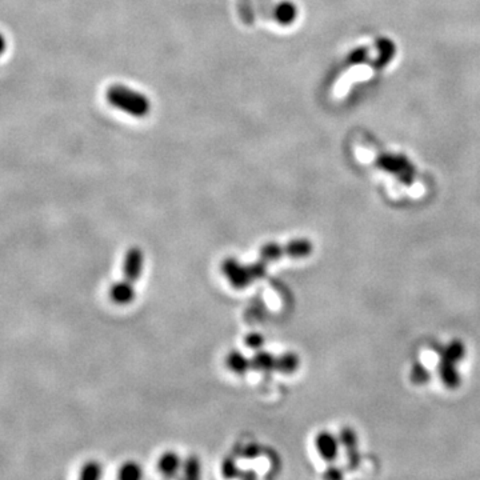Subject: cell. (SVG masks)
Listing matches in <instances>:
<instances>
[{
  "mask_svg": "<svg viewBox=\"0 0 480 480\" xmlns=\"http://www.w3.org/2000/svg\"><path fill=\"white\" fill-rule=\"evenodd\" d=\"M244 453H246L247 456L253 458V456H255V455L258 453V447H256V446H250V447H247V448H246Z\"/></svg>",
  "mask_w": 480,
  "mask_h": 480,
  "instance_id": "7402d4cb",
  "label": "cell"
},
{
  "mask_svg": "<svg viewBox=\"0 0 480 480\" xmlns=\"http://www.w3.org/2000/svg\"><path fill=\"white\" fill-rule=\"evenodd\" d=\"M259 256L263 262L266 263H272V262H278L284 258L290 259V250H288V244H280V243H274L269 241L262 246V248L259 250Z\"/></svg>",
  "mask_w": 480,
  "mask_h": 480,
  "instance_id": "ba28073f",
  "label": "cell"
},
{
  "mask_svg": "<svg viewBox=\"0 0 480 480\" xmlns=\"http://www.w3.org/2000/svg\"><path fill=\"white\" fill-rule=\"evenodd\" d=\"M244 345L251 349L259 351L262 347L265 346V336L259 333H248L244 338Z\"/></svg>",
  "mask_w": 480,
  "mask_h": 480,
  "instance_id": "d6986e66",
  "label": "cell"
},
{
  "mask_svg": "<svg viewBox=\"0 0 480 480\" xmlns=\"http://www.w3.org/2000/svg\"><path fill=\"white\" fill-rule=\"evenodd\" d=\"M236 469L238 467L235 465L234 460L231 459H226L223 462V466H222V471H223V475H226L227 478H232L236 475Z\"/></svg>",
  "mask_w": 480,
  "mask_h": 480,
  "instance_id": "44dd1931",
  "label": "cell"
},
{
  "mask_svg": "<svg viewBox=\"0 0 480 480\" xmlns=\"http://www.w3.org/2000/svg\"><path fill=\"white\" fill-rule=\"evenodd\" d=\"M108 296H109L111 302L118 305V306L131 305L136 298V291L133 288V283L126 279L115 281L108 290Z\"/></svg>",
  "mask_w": 480,
  "mask_h": 480,
  "instance_id": "8992f818",
  "label": "cell"
},
{
  "mask_svg": "<svg viewBox=\"0 0 480 480\" xmlns=\"http://www.w3.org/2000/svg\"><path fill=\"white\" fill-rule=\"evenodd\" d=\"M145 269V253L139 247L127 250L123 260V276L124 279L135 283L140 279Z\"/></svg>",
  "mask_w": 480,
  "mask_h": 480,
  "instance_id": "277c9868",
  "label": "cell"
},
{
  "mask_svg": "<svg viewBox=\"0 0 480 480\" xmlns=\"http://www.w3.org/2000/svg\"><path fill=\"white\" fill-rule=\"evenodd\" d=\"M267 269L268 263L262 259L255 263L243 265L235 258H226L220 265L222 274L235 290H244L251 286L253 281L262 279L266 276Z\"/></svg>",
  "mask_w": 480,
  "mask_h": 480,
  "instance_id": "6da1fadb",
  "label": "cell"
},
{
  "mask_svg": "<svg viewBox=\"0 0 480 480\" xmlns=\"http://www.w3.org/2000/svg\"><path fill=\"white\" fill-rule=\"evenodd\" d=\"M410 378H411V382L415 385L423 386V385H426L427 382L431 380V373L426 366H423L422 363L418 361V363H413Z\"/></svg>",
  "mask_w": 480,
  "mask_h": 480,
  "instance_id": "ac0fdd59",
  "label": "cell"
},
{
  "mask_svg": "<svg viewBox=\"0 0 480 480\" xmlns=\"http://www.w3.org/2000/svg\"><path fill=\"white\" fill-rule=\"evenodd\" d=\"M103 475V467L100 463L91 460L84 463L80 468L79 478L83 480L100 479Z\"/></svg>",
  "mask_w": 480,
  "mask_h": 480,
  "instance_id": "e0dca14e",
  "label": "cell"
},
{
  "mask_svg": "<svg viewBox=\"0 0 480 480\" xmlns=\"http://www.w3.org/2000/svg\"><path fill=\"white\" fill-rule=\"evenodd\" d=\"M343 476H345L343 471L336 466L328 467L323 474V478H326V479L338 480L342 479Z\"/></svg>",
  "mask_w": 480,
  "mask_h": 480,
  "instance_id": "ffe728a7",
  "label": "cell"
},
{
  "mask_svg": "<svg viewBox=\"0 0 480 480\" xmlns=\"http://www.w3.org/2000/svg\"><path fill=\"white\" fill-rule=\"evenodd\" d=\"M183 460L180 456L173 451H167L163 453L158 460V469L160 474L164 475L166 478H173L176 476V474L182 469Z\"/></svg>",
  "mask_w": 480,
  "mask_h": 480,
  "instance_id": "9c48e42d",
  "label": "cell"
},
{
  "mask_svg": "<svg viewBox=\"0 0 480 480\" xmlns=\"http://www.w3.org/2000/svg\"><path fill=\"white\" fill-rule=\"evenodd\" d=\"M439 355L441 358L460 363L466 356V346L460 339H453L440 349Z\"/></svg>",
  "mask_w": 480,
  "mask_h": 480,
  "instance_id": "4fadbf2b",
  "label": "cell"
},
{
  "mask_svg": "<svg viewBox=\"0 0 480 480\" xmlns=\"http://www.w3.org/2000/svg\"><path fill=\"white\" fill-rule=\"evenodd\" d=\"M339 444H340L339 438L328 431H321L315 438L316 451L321 456V459L328 463H333V460L338 458Z\"/></svg>",
  "mask_w": 480,
  "mask_h": 480,
  "instance_id": "5b68a950",
  "label": "cell"
},
{
  "mask_svg": "<svg viewBox=\"0 0 480 480\" xmlns=\"http://www.w3.org/2000/svg\"><path fill=\"white\" fill-rule=\"evenodd\" d=\"M226 366L236 375H244L251 370V360L240 351H231L226 356Z\"/></svg>",
  "mask_w": 480,
  "mask_h": 480,
  "instance_id": "7c38bea8",
  "label": "cell"
},
{
  "mask_svg": "<svg viewBox=\"0 0 480 480\" xmlns=\"http://www.w3.org/2000/svg\"><path fill=\"white\" fill-rule=\"evenodd\" d=\"M296 16H298V8L291 1H280L274 7L272 19H275L279 25L288 26L295 22Z\"/></svg>",
  "mask_w": 480,
  "mask_h": 480,
  "instance_id": "8fae6325",
  "label": "cell"
},
{
  "mask_svg": "<svg viewBox=\"0 0 480 480\" xmlns=\"http://www.w3.org/2000/svg\"><path fill=\"white\" fill-rule=\"evenodd\" d=\"M458 364L453 360L446 359L440 356L439 364H438V373H439L440 380L443 382L444 387H447L448 389H456L458 387H460L462 383V378H460V373L458 370Z\"/></svg>",
  "mask_w": 480,
  "mask_h": 480,
  "instance_id": "52a82bcc",
  "label": "cell"
},
{
  "mask_svg": "<svg viewBox=\"0 0 480 480\" xmlns=\"http://www.w3.org/2000/svg\"><path fill=\"white\" fill-rule=\"evenodd\" d=\"M108 102L121 111L142 118L149 112V100L143 93L131 90L123 84H114L107 91Z\"/></svg>",
  "mask_w": 480,
  "mask_h": 480,
  "instance_id": "7a4b0ae2",
  "label": "cell"
},
{
  "mask_svg": "<svg viewBox=\"0 0 480 480\" xmlns=\"http://www.w3.org/2000/svg\"><path fill=\"white\" fill-rule=\"evenodd\" d=\"M300 367V358L295 352H284L278 356L276 371L283 375H291L296 373Z\"/></svg>",
  "mask_w": 480,
  "mask_h": 480,
  "instance_id": "5bb4252c",
  "label": "cell"
},
{
  "mask_svg": "<svg viewBox=\"0 0 480 480\" xmlns=\"http://www.w3.org/2000/svg\"><path fill=\"white\" fill-rule=\"evenodd\" d=\"M182 471L187 479H196L201 474V463L199 458L195 455H189L182 463Z\"/></svg>",
  "mask_w": 480,
  "mask_h": 480,
  "instance_id": "9a60e30c",
  "label": "cell"
},
{
  "mask_svg": "<svg viewBox=\"0 0 480 480\" xmlns=\"http://www.w3.org/2000/svg\"><path fill=\"white\" fill-rule=\"evenodd\" d=\"M251 360V370L255 371H262V373H272L276 371V364H278V356L272 355L271 352L266 351H258Z\"/></svg>",
  "mask_w": 480,
  "mask_h": 480,
  "instance_id": "30bf717a",
  "label": "cell"
},
{
  "mask_svg": "<svg viewBox=\"0 0 480 480\" xmlns=\"http://www.w3.org/2000/svg\"><path fill=\"white\" fill-rule=\"evenodd\" d=\"M143 476V469L136 462H126L120 467L118 478L121 480H138Z\"/></svg>",
  "mask_w": 480,
  "mask_h": 480,
  "instance_id": "2e32d148",
  "label": "cell"
},
{
  "mask_svg": "<svg viewBox=\"0 0 480 480\" xmlns=\"http://www.w3.org/2000/svg\"><path fill=\"white\" fill-rule=\"evenodd\" d=\"M339 441L345 447L347 456V466L351 471H355L360 466L359 440L354 428L343 427L339 432Z\"/></svg>",
  "mask_w": 480,
  "mask_h": 480,
  "instance_id": "3957f363",
  "label": "cell"
}]
</instances>
